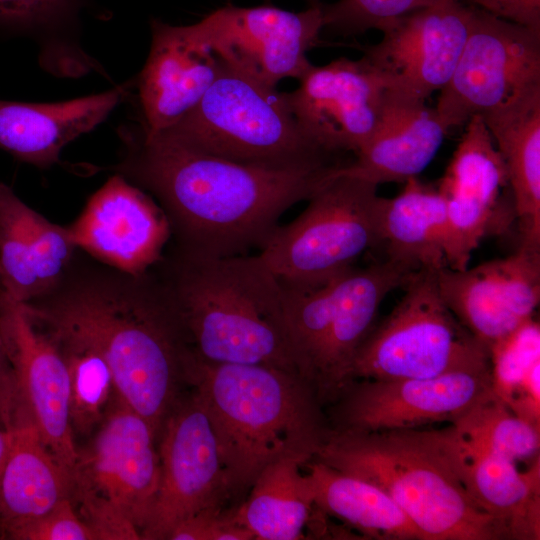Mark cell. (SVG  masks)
<instances>
[{
	"instance_id": "1",
	"label": "cell",
	"mask_w": 540,
	"mask_h": 540,
	"mask_svg": "<svg viewBox=\"0 0 540 540\" xmlns=\"http://www.w3.org/2000/svg\"><path fill=\"white\" fill-rule=\"evenodd\" d=\"M23 306L48 333L100 354L115 394L148 421L158 441L166 418L190 390L194 349L154 269L129 274L77 250L60 281Z\"/></svg>"
},
{
	"instance_id": "2",
	"label": "cell",
	"mask_w": 540,
	"mask_h": 540,
	"mask_svg": "<svg viewBox=\"0 0 540 540\" xmlns=\"http://www.w3.org/2000/svg\"><path fill=\"white\" fill-rule=\"evenodd\" d=\"M119 161L102 168L154 195L172 244L211 257L261 249L291 206L309 200L346 164L271 169L195 149L164 131L123 124Z\"/></svg>"
},
{
	"instance_id": "3",
	"label": "cell",
	"mask_w": 540,
	"mask_h": 540,
	"mask_svg": "<svg viewBox=\"0 0 540 540\" xmlns=\"http://www.w3.org/2000/svg\"><path fill=\"white\" fill-rule=\"evenodd\" d=\"M189 383L210 420L230 497L249 490L277 459L311 460L331 430L324 406L297 373L211 362L194 350Z\"/></svg>"
},
{
	"instance_id": "4",
	"label": "cell",
	"mask_w": 540,
	"mask_h": 540,
	"mask_svg": "<svg viewBox=\"0 0 540 540\" xmlns=\"http://www.w3.org/2000/svg\"><path fill=\"white\" fill-rule=\"evenodd\" d=\"M152 268L201 358L299 374L284 324L282 285L258 254L211 257L171 244Z\"/></svg>"
},
{
	"instance_id": "5",
	"label": "cell",
	"mask_w": 540,
	"mask_h": 540,
	"mask_svg": "<svg viewBox=\"0 0 540 540\" xmlns=\"http://www.w3.org/2000/svg\"><path fill=\"white\" fill-rule=\"evenodd\" d=\"M452 425L442 429L330 430L312 460L386 492L423 540L510 539L479 508L457 473Z\"/></svg>"
},
{
	"instance_id": "6",
	"label": "cell",
	"mask_w": 540,
	"mask_h": 540,
	"mask_svg": "<svg viewBox=\"0 0 540 540\" xmlns=\"http://www.w3.org/2000/svg\"><path fill=\"white\" fill-rule=\"evenodd\" d=\"M420 269L388 258L352 267L314 286L282 283L284 324L299 374L320 403H333L350 380L355 356L377 323L386 296Z\"/></svg>"
},
{
	"instance_id": "7",
	"label": "cell",
	"mask_w": 540,
	"mask_h": 540,
	"mask_svg": "<svg viewBox=\"0 0 540 540\" xmlns=\"http://www.w3.org/2000/svg\"><path fill=\"white\" fill-rule=\"evenodd\" d=\"M205 153L271 169L347 163L311 141L297 124L284 92L223 66L200 102L162 130Z\"/></svg>"
},
{
	"instance_id": "8",
	"label": "cell",
	"mask_w": 540,
	"mask_h": 540,
	"mask_svg": "<svg viewBox=\"0 0 540 540\" xmlns=\"http://www.w3.org/2000/svg\"><path fill=\"white\" fill-rule=\"evenodd\" d=\"M438 269L420 268L358 350L350 380L431 378L490 367V352L443 301Z\"/></svg>"
},
{
	"instance_id": "9",
	"label": "cell",
	"mask_w": 540,
	"mask_h": 540,
	"mask_svg": "<svg viewBox=\"0 0 540 540\" xmlns=\"http://www.w3.org/2000/svg\"><path fill=\"white\" fill-rule=\"evenodd\" d=\"M377 188L339 171L296 219L277 226L258 255L282 283L295 286L318 285L354 267L382 243Z\"/></svg>"
},
{
	"instance_id": "10",
	"label": "cell",
	"mask_w": 540,
	"mask_h": 540,
	"mask_svg": "<svg viewBox=\"0 0 540 540\" xmlns=\"http://www.w3.org/2000/svg\"><path fill=\"white\" fill-rule=\"evenodd\" d=\"M540 85V29L473 6L471 28L435 107L448 131Z\"/></svg>"
},
{
	"instance_id": "11",
	"label": "cell",
	"mask_w": 540,
	"mask_h": 540,
	"mask_svg": "<svg viewBox=\"0 0 540 540\" xmlns=\"http://www.w3.org/2000/svg\"><path fill=\"white\" fill-rule=\"evenodd\" d=\"M160 470L151 425L114 392L93 440L78 449L70 499L74 505L110 506L141 534L154 507Z\"/></svg>"
},
{
	"instance_id": "12",
	"label": "cell",
	"mask_w": 540,
	"mask_h": 540,
	"mask_svg": "<svg viewBox=\"0 0 540 540\" xmlns=\"http://www.w3.org/2000/svg\"><path fill=\"white\" fill-rule=\"evenodd\" d=\"M190 27L230 68L276 88L282 79H299L311 67L306 54L324 27L323 4L299 12L226 6Z\"/></svg>"
},
{
	"instance_id": "13",
	"label": "cell",
	"mask_w": 540,
	"mask_h": 540,
	"mask_svg": "<svg viewBox=\"0 0 540 540\" xmlns=\"http://www.w3.org/2000/svg\"><path fill=\"white\" fill-rule=\"evenodd\" d=\"M491 366L431 378L356 379L331 403L332 429L383 431L455 423L491 394Z\"/></svg>"
},
{
	"instance_id": "14",
	"label": "cell",
	"mask_w": 540,
	"mask_h": 540,
	"mask_svg": "<svg viewBox=\"0 0 540 540\" xmlns=\"http://www.w3.org/2000/svg\"><path fill=\"white\" fill-rule=\"evenodd\" d=\"M160 482L144 540H168L183 520L230 498L216 438L190 389L166 418L158 438Z\"/></svg>"
},
{
	"instance_id": "15",
	"label": "cell",
	"mask_w": 540,
	"mask_h": 540,
	"mask_svg": "<svg viewBox=\"0 0 540 540\" xmlns=\"http://www.w3.org/2000/svg\"><path fill=\"white\" fill-rule=\"evenodd\" d=\"M473 5L439 2L404 15L363 48L387 90L425 101L450 80L469 34Z\"/></svg>"
},
{
	"instance_id": "16",
	"label": "cell",
	"mask_w": 540,
	"mask_h": 540,
	"mask_svg": "<svg viewBox=\"0 0 540 540\" xmlns=\"http://www.w3.org/2000/svg\"><path fill=\"white\" fill-rule=\"evenodd\" d=\"M298 80L284 96L303 133L327 152L355 156L381 117L387 88L378 72L364 57H342L312 64Z\"/></svg>"
},
{
	"instance_id": "17",
	"label": "cell",
	"mask_w": 540,
	"mask_h": 540,
	"mask_svg": "<svg viewBox=\"0 0 540 540\" xmlns=\"http://www.w3.org/2000/svg\"><path fill=\"white\" fill-rule=\"evenodd\" d=\"M0 341L12 368L20 401L55 459L71 472L78 449L69 416V374L50 335L23 303L0 290Z\"/></svg>"
},
{
	"instance_id": "18",
	"label": "cell",
	"mask_w": 540,
	"mask_h": 540,
	"mask_svg": "<svg viewBox=\"0 0 540 540\" xmlns=\"http://www.w3.org/2000/svg\"><path fill=\"white\" fill-rule=\"evenodd\" d=\"M439 293L459 322L490 348L533 318L540 300V249L526 246L473 268L436 271Z\"/></svg>"
},
{
	"instance_id": "19",
	"label": "cell",
	"mask_w": 540,
	"mask_h": 540,
	"mask_svg": "<svg viewBox=\"0 0 540 540\" xmlns=\"http://www.w3.org/2000/svg\"><path fill=\"white\" fill-rule=\"evenodd\" d=\"M440 180L445 201L446 266L468 267L480 241L497 230L503 210L502 192L509 186L506 167L482 117H471Z\"/></svg>"
},
{
	"instance_id": "20",
	"label": "cell",
	"mask_w": 540,
	"mask_h": 540,
	"mask_svg": "<svg viewBox=\"0 0 540 540\" xmlns=\"http://www.w3.org/2000/svg\"><path fill=\"white\" fill-rule=\"evenodd\" d=\"M66 228L78 249L134 275L154 266L171 238L161 207L118 174L93 194L81 215Z\"/></svg>"
},
{
	"instance_id": "21",
	"label": "cell",
	"mask_w": 540,
	"mask_h": 540,
	"mask_svg": "<svg viewBox=\"0 0 540 540\" xmlns=\"http://www.w3.org/2000/svg\"><path fill=\"white\" fill-rule=\"evenodd\" d=\"M147 60L135 79L140 123L149 132L170 128L189 113L217 78L223 61L192 31L151 21Z\"/></svg>"
},
{
	"instance_id": "22",
	"label": "cell",
	"mask_w": 540,
	"mask_h": 540,
	"mask_svg": "<svg viewBox=\"0 0 540 540\" xmlns=\"http://www.w3.org/2000/svg\"><path fill=\"white\" fill-rule=\"evenodd\" d=\"M78 248L66 227L26 205L0 182V283L25 303L51 290L70 266Z\"/></svg>"
},
{
	"instance_id": "23",
	"label": "cell",
	"mask_w": 540,
	"mask_h": 540,
	"mask_svg": "<svg viewBox=\"0 0 540 540\" xmlns=\"http://www.w3.org/2000/svg\"><path fill=\"white\" fill-rule=\"evenodd\" d=\"M136 80L85 97L54 103L0 100V148L47 169L63 148L93 130L130 94Z\"/></svg>"
},
{
	"instance_id": "24",
	"label": "cell",
	"mask_w": 540,
	"mask_h": 540,
	"mask_svg": "<svg viewBox=\"0 0 540 540\" xmlns=\"http://www.w3.org/2000/svg\"><path fill=\"white\" fill-rule=\"evenodd\" d=\"M447 132L435 108L387 90L375 132L340 173L377 185L405 183L430 164Z\"/></svg>"
},
{
	"instance_id": "25",
	"label": "cell",
	"mask_w": 540,
	"mask_h": 540,
	"mask_svg": "<svg viewBox=\"0 0 540 540\" xmlns=\"http://www.w3.org/2000/svg\"><path fill=\"white\" fill-rule=\"evenodd\" d=\"M6 429L11 440L0 481L1 536L47 513L71 491V472L47 449L21 402Z\"/></svg>"
},
{
	"instance_id": "26",
	"label": "cell",
	"mask_w": 540,
	"mask_h": 540,
	"mask_svg": "<svg viewBox=\"0 0 540 540\" xmlns=\"http://www.w3.org/2000/svg\"><path fill=\"white\" fill-rule=\"evenodd\" d=\"M454 435L457 473L468 496L504 524L510 539L538 540L539 458L526 471H520L510 459L465 444L455 429Z\"/></svg>"
},
{
	"instance_id": "27",
	"label": "cell",
	"mask_w": 540,
	"mask_h": 540,
	"mask_svg": "<svg viewBox=\"0 0 540 540\" xmlns=\"http://www.w3.org/2000/svg\"><path fill=\"white\" fill-rule=\"evenodd\" d=\"M480 116L506 167L522 246L540 249V85Z\"/></svg>"
},
{
	"instance_id": "28",
	"label": "cell",
	"mask_w": 540,
	"mask_h": 540,
	"mask_svg": "<svg viewBox=\"0 0 540 540\" xmlns=\"http://www.w3.org/2000/svg\"><path fill=\"white\" fill-rule=\"evenodd\" d=\"M314 506L378 540H423L397 503L376 485L321 462L304 463Z\"/></svg>"
},
{
	"instance_id": "29",
	"label": "cell",
	"mask_w": 540,
	"mask_h": 540,
	"mask_svg": "<svg viewBox=\"0 0 540 540\" xmlns=\"http://www.w3.org/2000/svg\"><path fill=\"white\" fill-rule=\"evenodd\" d=\"M306 461L282 457L268 464L256 477L247 499L232 509L233 518L256 540L304 538L313 508L311 483L302 468Z\"/></svg>"
},
{
	"instance_id": "30",
	"label": "cell",
	"mask_w": 540,
	"mask_h": 540,
	"mask_svg": "<svg viewBox=\"0 0 540 540\" xmlns=\"http://www.w3.org/2000/svg\"><path fill=\"white\" fill-rule=\"evenodd\" d=\"M87 1L0 0V28L32 37L41 66L55 76L102 72L80 40V15Z\"/></svg>"
},
{
	"instance_id": "31",
	"label": "cell",
	"mask_w": 540,
	"mask_h": 540,
	"mask_svg": "<svg viewBox=\"0 0 540 540\" xmlns=\"http://www.w3.org/2000/svg\"><path fill=\"white\" fill-rule=\"evenodd\" d=\"M380 232L388 258L420 268L447 267L445 201L417 177L408 179L397 196L381 198Z\"/></svg>"
},
{
	"instance_id": "32",
	"label": "cell",
	"mask_w": 540,
	"mask_h": 540,
	"mask_svg": "<svg viewBox=\"0 0 540 540\" xmlns=\"http://www.w3.org/2000/svg\"><path fill=\"white\" fill-rule=\"evenodd\" d=\"M451 425L471 447L515 463L539 458L540 427L516 416L494 393Z\"/></svg>"
},
{
	"instance_id": "33",
	"label": "cell",
	"mask_w": 540,
	"mask_h": 540,
	"mask_svg": "<svg viewBox=\"0 0 540 540\" xmlns=\"http://www.w3.org/2000/svg\"><path fill=\"white\" fill-rule=\"evenodd\" d=\"M48 334L58 346L68 370L72 430L80 435H88L100 425L114 394L111 370L94 350Z\"/></svg>"
},
{
	"instance_id": "34",
	"label": "cell",
	"mask_w": 540,
	"mask_h": 540,
	"mask_svg": "<svg viewBox=\"0 0 540 540\" xmlns=\"http://www.w3.org/2000/svg\"><path fill=\"white\" fill-rule=\"evenodd\" d=\"M492 389L503 402L529 369L540 362V326L528 320L489 350Z\"/></svg>"
},
{
	"instance_id": "35",
	"label": "cell",
	"mask_w": 540,
	"mask_h": 540,
	"mask_svg": "<svg viewBox=\"0 0 540 540\" xmlns=\"http://www.w3.org/2000/svg\"><path fill=\"white\" fill-rule=\"evenodd\" d=\"M440 0H338L323 5V28L343 35L361 34L386 26Z\"/></svg>"
},
{
	"instance_id": "36",
	"label": "cell",
	"mask_w": 540,
	"mask_h": 540,
	"mask_svg": "<svg viewBox=\"0 0 540 540\" xmlns=\"http://www.w3.org/2000/svg\"><path fill=\"white\" fill-rule=\"evenodd\" d=\"M2 538L14 540H96L77 513L70 497L42 516L7 531Z\"/></svg>"
},
{
	"instance_id": "37",
	"label": "cell",
	"mask_w": 540,
	"mask_h": 540,
	"mask_svg": "<svg viewBox=\"0 0 540 540\" xmlns=\"http://www.w3.org/2000/svg\"><path fill=\"white\" fill-rule=\"evenodd\" d=\"M253 534L233 518L223 505L202 509L180 522L168 540H252Z\"/></svg>"
},
{
	"instance_id": "38",
	"label": "cell",
	"mask_w": 540,
	"mask_h": 540,
	"mask_svg": "<svg viewBox=\"0 0 540 540\" xmlns=\"http://www.w3.org/2000/svg\"><path fill=\"white\" fill-rule=\"evenodd\" d=\"M540 362L533 365L504 402L519 418L540 427Z\"/></svg>"
},
{
	"instance_id": "39",
	"label": "cell",
	"mask_w": 540,
	"mask_h": 540,
	"mask_svg": "<svg viewBox=\"0 0 540 540\" xmlns=\"http://www.w3.org/2000/svg\"><path fill=\"white\" fill-rule=\"evenodd\" d=\"M464 1V0H461ZM494 16L540 29V0H466Z\"/></svg>"
},
{
	"instance_id": "40",
	"label": "cell",
	"mask_w": 540,
	"mask_h": 540,
	"mask_svg": "<svg viewBox=\"0 0 540 540\" xmlns=\"http://www.w3.org/2000/svg\"><path fill=\"white\" fill-rule=\"evenodd\" d=\"M19 404V395L10 363L0 341V427L6 429Z\"/></svg>"
},
{
	"instance_id": "41",
	"label": "cell",
	"mask_w": 540,
	"mask_h": 540,
	"mask_svg": "<svg viewBox=\"0 0 540 540\" xmlns=\"http://www.w3.org/2000/svg\"><path fill=\"white\" fill-rule=\"evenodd\" d=\"M10 432L0 427V481L10 447Z\"/></svg>"
},
{
	"instance_id": "42",
	"label": "cell",
	"mask_w": 540,
	"mask_h": 540,
	"mask_svg": "<svg viewBox=\"0 0 540 540\" xmlns=\"http://www.w3.org/2000/svg\"><path fill=\"white\" fill-rule=\"evenodd\" d=\"M309 1H311V2H312V5H313V4H317V3H319V2H318V0H309Z\"/></svg>"
},
{
	"instance_id": "43",
	"label": "cell",
	"mask_w": 540,
	"mask_h": 540,
	"mask_svg": "<svg viewBox=\"0 0 540 540\" xmlns=\"http://www.w3.org/2000/svg\"><path fill=\"white\" fill-rule=\"evenodd\" d=\"M1 289H2V287H1V283H0V290H1Z\"/></svg>"
}]
</instances>
